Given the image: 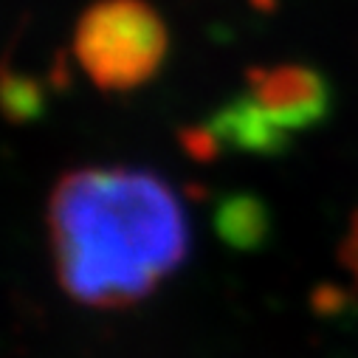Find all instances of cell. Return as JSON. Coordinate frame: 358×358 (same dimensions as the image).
Here are the masks:
<instances>
[{
    "label": "cell",
    "mask_w": 358,
    "mask_h": 358,
    "mask_svg": "<svg viewBox=\"0 0 358 358\" xmlns=\"http://www.w3.org/2000/svg\"><path fill=\"white\" fill-rule=\"evenodd\" d=\"M48 229L59 285L91 308L147 299L189 254L181 201L147 169L87 166L62 175Z\"/></svg>",
    "instance_id": "6da1fadb"
},
{
    "label": "cell",
    "mask_w": 358,
    "mask_h": 358,
    "mask_svg": "<svg viewBox=\"0 0 358 358\" xmlns=\"http://www.w3.org/2000/svg\"><path fill=\"white\" fill-rule=\"evenodd\" d=\"M73 51L94 85L124 94L161 71L169 31L147 0H96L76 23Z\"/></svg>",
    "instance_id": "7a4b0ae2"
},
{
    "label": "cell",
    "mask_w": 358,
    "mask_h": 358,
    "mask_svg": "<svg viewBox=\"0 0 358 358\" xmlns=\"http://www.w3.org/2000/svg\"><path fill=\"white\" fill-rule=\"evenodd\" d=\"M248 91L288 133L313 130L333 113V87L327 76L308 65L251 68Z\"/></svg>",
    "instance_id": "3957f363"
},
{
    "label": "cell",
    "mask_w": 358,
    "mask_h": 358,
    "mask_svg": "<svg viewBox=\"0 0 358 358\" xmlns=\"http://www.w3.org/2000/svg\"><path fill=\"white\" fill-rule=\"evenodd\" d=\"M203 124L217 136L223 150L262 158H280L291 150V133L254 99L251 91L223 102Z\"/></svg>",
    "instance_id": "277c9868"
},
{
    "label": "cell",
    "mask_w": 358,
    "mask_h": 358,
    "mask_svg": "<svg viewBox=\"0 0 358 358\" xmlns=\"http://www.w3.org/2000/svg\"><path fill=\"white\" fill-rule=\"evenodd\" d=\"M212 226L231 251H262L274 234V215L254 192H229L215 203Z\"/></svg>",
    "instance_id": "5b68a950"
},
{
    "label": "cell",
    "mask_w": 358,
    "mask_h": 358,
    "mask_svg": "<svg viewBox=\"0 0 358 358\" xmlns=\"http://www.w3.org/2000/svg\"><path fill=\"white\" fill-rule=\"evenodd\" d=\"M181 147H184V152L189 155V158H195V161H215L220 152H223V147H220V141H217V136L206 127V124H198V127H187V130H181Z\"/></svg>",
    "instance_id": "8992f818"
},
{
    "label": "cell",
    "mask_w": 358,
    "mask_h": 358,
    "mask_svg": "<svg viewBox=\"0 0 358 358\" xmlns=\"http://www.w3.org/2000/svg\"><path fill=\"white\" fill-rule=\"evenodd\" d=\"M338 259H341V265L347 268V271L352 274V280L358 282V209L350 217V229H347L344 243L338 248Z\"/></svg>",
    "instance_id": "52a82bcc"
},
{
    "label": "cell",
    "mask_w": 358,
    "mask_h": 358,
    "mask_svg": "<svg viewBox=\"0 0 358 358\" xmlns=\"http://www.w3.org/2000/svg\"><path fill=\"white\" fill-rule=\"evenodd\" d=\"M254 6H259V9H274L277 0H254Z\"/></svg>",
    "instance_id": "ba28073f"
}]
</instances>
